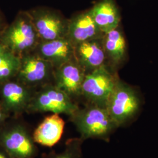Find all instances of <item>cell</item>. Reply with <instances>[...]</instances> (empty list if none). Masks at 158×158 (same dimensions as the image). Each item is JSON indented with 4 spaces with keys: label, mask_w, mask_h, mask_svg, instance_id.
Returning a JSON list of instances; mask_svg holds the SVG:
<instances>
[{
    "label": "cell",
    "mask_w": 158,
    "mask_h": 158,
    "mask_svg": "<svg viewBox=\"0 0 158 158\" xmlns=\"http://www.w3.org/2000/svg\"><path fill=\"white\" fill-rule=\"evenodd\" d=\"M8 115L9 114L6 112V110L0 104V124H1L6 119Z\"/></svg>",
    "instance_id": "ffe728a7"
},
{
    "label": "cell",
    "mask_w": 158,
    "mask_h": 158,
    "mask_svg": "<svg viewBox=\"0 0 158 158\" xmlns=\"http://www.w3.org/2000/svg\"><path fill=\"white\" fill-rule=\"evenodd\" d=\"M104 34L97 25L90 9L78 12L69 19L66 38L74 46L85 41L102 39Z\"/></svg>",
    "instance_id": "8fae6325"
},
{
    "label": "cell",
    "mask_w": 158,
    "mask_h": 158,
    "mask_svg": "<svg viewBox=\"0 0 158 158\" xmlns=\"http://www.w3.org/2000/svg\"><path fill=\"white\" fill-rule=\"evenodd\" d=\"M83 140L99 139L108 142L111 136L119 128L106 108L87 103L79 107L70 117Z\"/></svg>",
    "instance_id": "6da1fadb"
},
{
    "label": "cell",
    "mask_w": 158,
    "mask_h": 158,
    "mask_svg": "<svg viewBox=\"0 0 158 158\" xmlns=\"http://www.w3.org/2000/svg\"><path fill=\"white\" fill-rule=\"evenodd\" d=\"M21 64V57L4 49L0 53V83L14 79Z\"/></svg>",
    "instance_id": "e0dca14e"
},
{
    "label": "cell",
    "mask_w": 158,
    "mask_h": 158,
    "mask_svg": "<svg viewBox=\"0 0 158 158\" xmlns=\"http://www.w3.org/2000/svg\"><path fill=\"white\" fill-rule=\"evenodd\" d=\"M51 63L55 69L74 58V46L66 38L40 41L34 52Z\"/></svg>",
    "instance_id": "7c38bea8"
},
{
    "label": "cell",
    "mask_w": 158,
    "mask_h": 158,
    "mask_svg": "<svg viewBox=\"0 0 158 158\" xmlns=\"http://www.w3.org/2000/svg\"><path fill=\"white\" fill-rule=\"evenodd\" d=\"M7 25L8 23H6L5 15H4L2 11L0 10V34H1V32L6 28Z\"/></svg>",
    "instance_id": "d6986e66"
},
{
    "label": "cell",
    "mask_w": 158,
    "mask_h": 158,
    "mask_svg": "<svg viewBox=\"0 0 158 158\" xmlns=\"http://www.w3.org/2000/svg\"><path fill=\"white\" fill-rule=\"evenodd\" d=\"M0 158H11L5 152V151L2 148V150H0Z\"/></svg>",
    "instance_id": "44dd1931"
},
{
    "label": "cell",
    "mask_w": 158,
    "mask_h": 158,
    "mask_svg": "<svg viewBox=\"0 0 158 158\" xmlns=\"http://www.w3.org/2000/svg\"><path fill=\"white\" fill-rule=\"evenodd\" d=\"M40 41L28 11L19 12L0 34V44L20 57L33 52Z\"/></svg>",
    "instance_id": "7a4b0ae2"
},
{
    "label": "cell",
    "mask_w": 158,
    "mask_h": 158,
    "mask_svg": "<svg viewBox=\"0 0 158 158\" xmlns=\"http://www.w3.org/2000/svg\"><path fill=\"white\" fill-rule=\"evenodd\" d=\"M85 72L75 59L55 69L53 84L73 99L81 97Z\"/></svg>",
    "instance_id": "30bf717a"
},
{
    "label": "cell",
    "mask_w": 158,
    "mask_h": 158,
    "mask_svg": "<svg viewBox=\"0 0 158 158\" xmlns=\"http://www.w3.org/2000/svg\"><path fill=\"white\" fill-rule=\"evenodd\" d=\"M32 134L26 126L15 124L0 132V145L11 158H35L37 153Z\"/></svg>",
    "instance_id": "52a82bcc"
},
{
    "label": "cell",
    "mask_w": 158,
    "mask_h": 158,
    "mask_svg": "<svg viewBox=\"0 0 158 158\" xmlns=\"http://www.w3.org/2000/svg\"><path fill=\"white\" fill-rule=\"evenodd\" d=\"M4 49H5V48L0 44V53H1L2 51H4Z\"/></svg>",
    "instance_id": "7402d4cb"
},
{
    "label": "cell",
    "mask_w": 158,
    "mask_h": 158,
    "mask_svg": "<svg viewBox=\"0 0 158 158\" xmlns=\"http://www.w3.org/2000/svg\"><path fill=\"white\" fill-rule=\"evenodd\" d=\"M90 10L102 33L106 34L119 26L121 14L116 0H98Z\"/></svg>",
    "instance_id": "9a60e30c"
},
{
    "label": "cell",
    "mask_w": 158,
    "mask_h": 158,
    "mask_svg": "<svg viewBox=\"0 0 158 158\" xmlns=\"http://www.w3.org/2000/svg\"><path fill=\"white\" fill-rule=\"evenodd\" d=\"M83 142L80 138L70 139L66 142L63 151L53 155L50 158H82Z\"/></svg>",
    "instance_id": "ac0fdd59"
},
{
    "label": "cell",
    "mask_w": 158,
    "mask_h": 158,
    "mask_svg": "<svg viewBox=\"0 0 158 158\" xmlns=\"http://www.w3.org/2000/svg\"><path fill=\"white\" fill-rule=\"evenodd\" d=\"M64 125L59 114H52L46 117L32 133L34 142L44 147L55 146L62 136Z\"/></svg>",
    "instance_id": "5bb4252c"
},
{
    "label": "cell",
    "mask_w": 158,
    "mask_h": 158,
    "mask_svg": "<svg viewBox=\"0 0 158 158\" xmlns=\"http://www.w3.org/2000/svg\"><path fill=\"white\" fill-rule=\"evenodd\" d=\"M79 108L72 97L53 83H49L35 91L27 112H49L70 117Z\"/></svg>",
    "instance_id": "277c9868"
},
{
    "label": "cell",
    "mask_w": 158,
    "mask_h": 158,
    "mask_svg": "<svg viewBox=\"0 0 158 158\" xmlns=\"http://www.w3.org/2000/svg\"><path fill=\"white\" fill-rule=\"evenodd\" d=\"M74 58L86 74L104 66H108L102 38L85 41L74 45Z\"/></svg>",
    "instance_id": "4fadbf2b"
},
{
    "label": "cell",
    "mask_w": 158,
    "mask_h": 158,
    "mask_svg": "<svg viewBox=\"0 0 158 158\" xmlns=\"http://www.w3.org/2000/svg\"><path fill=\"white\" fill-rule=\"evenodd\" d=\"M34 92L15 78L7 80L0 83V104L9 114L20 115L27 112Z\"/></svg>",
    "instance_id": "9c48e42d"
},
{
    "label": "cell",
    "mask_w": 158,
    "mask_h": 158,
    "mask_svg": "<svg viewBox=\"0 0 158 158\" xmlns=\"http://www.w3.org/2000/svg\"><path fill=\"white\" fill-rule=\"evenodd\" d=\"M40 41L66 37L69 19L56 10L46 6L28 11Z\"/></svg>",
    "instance_id": "8992f818"
},
{
    "label": "cell",
    "mask_w": 158,
    "mask_h": 158,
    "mask_svg": "<svg viewBox=\"0 0 158 158\" xmlns=\"http://www.w3.org/2000/svg\"><path fill=\"white\" fill-rule=\"evenodd\" d=\"M142 104L139 92L119 79L108 99L106 108L119 128L127 127L138 117Z\"/></svg>",
    "instance_id": "3957f363"
},
{
    "label": "cell",
    "mask_w": 158,
    "mask_h": 158,
    "mask_svg": "<svg viewBox=\"0 0 158 158\" xmlns=\"http://www.w3.org/2000/svg\"><path fill=\"white\" fill-rule=\"evenodd\" d=\"M55 68L34 52L21 57V64L15 79L29 87L35 89L53 83Z\"/></svg>",
    "instance_id": "ba28073f"
},
{
    "label": "cell",
    "mask_w": 158,
    "mask_h": 158,
    "mask_svg": "<svg viewBox=\"0 0 158 158\" xmlns=\"http://www.w3.org/2000/svg\"><path fill=\"white\" fill-rule=\"evenodd\" d=\"M102 42L108 66L115 70L124 62L127 55L126 40L119 26L104 34Z\"/></svg>",
    "instance_id": "2e32d148"
},
{
    "label": "cell",
    "mask_w": 158,
    "mask_h": 158,
    "mask_svg": "<svg viewBox=\"0 0 158 158\" xmlns=\"http://www.w3.org/2000/svg\"><path fill=\"white\" fill-rule=\"evenodd\" d=\"M119 79L115 70L104 66L85 74L81 97L87 103L106 107V103Z\"/></svg>",
    "instance_id": "5b68a950"
}]
</instances>
